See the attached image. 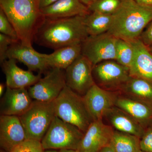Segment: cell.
Returning a JSON list of instances; mask_svg holds the SVG:
<instances>
[{
	"mask_svg": "<svg viewBox=\"0 0 152 152\" xmlns=\"http://www.w3.org/2000/svg\"><path fill=\"white\" fill-rule=\"evenodd\" d=\"M94 66L82 54L65 72L66 85L77 94L83 96L95 84L93 75Z\"/></svg>",
	"mask_w": 152,
	"mask_h": 152,
	"instance_id": "obj_10",
	"label": "cell"
},
{
	"mask_svg": "<svg viewBox=\"0 0 152 152\" xmlns=\"http://www.w3.org/2000/svg\"><path fill=\"white\" fill-rule=\"evenodd\" d=\"M134 56V49L130 42L118 39L116 44L115 61L122 65L129 68Z\"/></svg>",
	"mask_w": 152,
	"mask_h": 152,
	"instance_id": "obj_25",
	"label": "cell"
},
{
	"mask_svg": "<svg viewBox=\"0 0 152 152\" xmlns=\"http://www.w3.org/2000/svg\"><path fill=\"white\" fill-rule=\"evenodd\" d=\"M66 86L65 72L58 68H51L44 77L28 90L34 100L52 102L56 99Z\"/></svg>",
	"mask_w": 152,
	"mask_h": 152,
	"instance_id": "obj_9",
	"label": "cell"
},
{
	"mask_svg": "<svg viewBox=\"0 0 152 152\" xmlns=\"http://www.w3.org/2000/svg\"><path fill=\"white\" fill-rule=\"evenodd\" d=\"M148 48L149 49L150 52H151L152 54V45L151 46L148 47Z\"/></svg>",
	"mask_w": 152,
	"mask_h": 152,
	"instance_id": "obj_39",
	"label": "cell"
},
{
	"mask_svg": "<svg viewBox=\"0 0 152 152\" xmlns=\"http://www.w3.org/2000/svg\"><path fill=\"white\" fill-rule=\"evenodd\" d=\"M44 152H59V151H57L56 150H45Z\"/></svg>",
	"mask_w": 152,
	"mask_h": 152,
	"instance_id": "obj_38",
	"label": "cell"
},
{
	"mask_svg": "<svg viewBox=\"0 0 152 152\" xmlns=\"http://www.w3.org/2000/svg\"><path fill=\"white\" fill-rule=\"evenodd\" d=\"M41 12L44 18L51 19L85 16L91 12L88 7L80 0H58L42 9Z\"/></svg>",
	"mask_w": 152,
	"mask_h": 152,
	"instance_id": "obj_18",
	"label": "cell"
},
{
	"mask_svg": "<svg viewBox=\"0 0 152 152\" xmlns=\"http://www.w3.org/2000/svg\"><path fill=\"white\" fill-rule=\"evenodd\" d=\"M134 56L129 68L131 77L147 80L152 83V54L148 48L140 39L131 42Z\"/></svg>",
	"mask_w": 152,
	"mask_h": 152,
	"instance_id": "obj_17",
	"label": "cell"
},
{
	"mask_svg": "<svg viewBox=\"0 0 152 152\" xmlns=\"http://www.w3.org/2000/svg\"><path fill=\"white\" fill-rule=\"evenodd\" d=\"M17 61L14 59H7L1 64L7 87L15 89L29 88L42 78L41 74L35 75L28 70L21 69L17 65Z\"/></svg>",
	"mask_w": 152,
	"mask_h": 152,
	"instance_id": "obj_16",
	"label": "cell"
},
{
	"mask_svg": "<svg viewBox=\"0 0 152 152\" xmlns=\"http://www.w3.org/2000/svg\"><path fill=\"white\" fill-rule=\"evenodd\" d=\"M140 147L142 151L152 152V125L145 129L140 140Z\"/></svg>",
	"mask_w": 152,
	"mask_h": 152,
	"instance_id": "obj_30",
	"label": "cell"
},
{
	"mask_svg": "<svg viewBox=\"0 0 152 152\" xmlns=\"http://www.w3.org/2000/svg\"><path fill=\"white\" fill-rule=\"evenodd\" d=\"M93 75L96 84L109 91L121 90L131 77L129 68L115 60L104 61L94 66Z\"/></svg>",
	"mask_w": 152,
	"mask_h": 152,
	"instance_id": "obj_8",
	"label": "cell"
},
{
	"mask_svg": "<svg viewBox=\"0 0 152 152\" xmlns=\"http://www.w3.org/2000/svg\"><path fill=\"white\" fill-rule=\"evenodd\" d=\"M26 140V132L19 116L1 115L0 146L1 149L10 152Z\"/></svg>",
	"mask_w": 152,
	"mask_h": 152,
	"instance_id": "obj_13",
	"label": "cell"
},
{
	"mask_svg": "<svg viewBox=\"0 0 152 152\" xmlns=\"http://www.w3.org/2000/svg\"><path fill=\"white\" fill-rule=\"evenodd\" d=\"M120 91L152 107V83L147 80L131 77Z\"/></svg>",
	"mask_w": 152,
	"mask_h": 152,
	"instance_id": "obj_22",
	"label": "cell"
},
{
	"mask_svg": "<svg viewBox=\"0 0 152 152\" xmlns=\"http://www.w3.org/2000/svg\"><path fill=\"white\" fill-rule=\"evenodd\" d=\"M83 4H84L87 7H88L96 1L98 0H80Z\"/></svg>",
	"mask_w": 152,
	"mask_h": 152,
	"instance_id": "obj_35",
	"label": "cell"
},
{
	"mask_svg": "<svg viewBox=\"0 0 152 152\" xmlns=\"http://www.w3.org/2000/svg\"><path fill=\"white\" fill-rule=\"evenodd\" d=\"M0 152H8L6 151H4V150L1 149V151H0Z\"/></svg>",
	"mask_w": 152,
	"mask_h": 152,
	"instance_id": "obj_40",
	"label": "cell"
},
{
	"mask_svg": "<svg viewBox=\"0 0 152 152\" xmlns=\"http://www.w3.org/2000/svg\"><path fill=\"white\" fill-rule=\"evenodd\" d=\"M84 133L55 115L41 141L44 150H78Z\"/></svg>",
	"mask_w": 152,
	"mask_h": 152,
	"instance_id": "obj_6",
	"label": "cell"
},
{
	"mask_svg": "<svg viewBox=\"0 0 152 152\" xmlns=\"http://www.w3.org/2000/svg\"><path fill=\"white\" fill-rule=\"evenodd\" d=\"M8 36L0 34V62L1 64L7 59V53L9 48L14 42H17Z\"/></svg>",
	"mask_w": 152,
	"mask_h": 152,
	"instance_id": "obj_29",
	"label": "cell"
},
{
	"mask_svg": "<svg viewBox=\"0 0 152 152\" xmlns=\"http://www.w3.org/2000/svg\"><path fill=\"white\" fill-rule=\"evenodd\" d=\"M99 152H115V151L109 145L102 149Z\"/></svg>",
	"mask_w": 152,
	"mask_h": 152,
	"instance_id": "obj_36",
	"label": "cell"
},
{
	"mask_svg": "<svg viewBox=\"0 0 152 152\" xmlns=\"http://www.w3.org/2000/svg\"><path fill=\"white\" fill-rule=\"evenodd\" d=\"M0 7L16 31L20 42L33 47L37 30L45 18L39 0H0Z\"/></svg>",
	"mask_w": 152,
	"mask_h": 152,
	"instance_id": "obj_2",
	"label": "cell"
},
{
	"mask_svg": "<svg viewBox=\"0 0 152 152\" xmlns=\"http://www.w3.org/2000/svg\"><path fill=\"white\" fill-rule=\"evenodd\" d=\"M55 115L54 101H33L28 110L19 116L24 128L26 139L41 141Z\"/></svg>",
	"mask_w": 152,
	"mask_h": 152,
	"instance_id": "obj_5",
	"label": "cell"
},
{
	"mask_svg": "<svg viewBox=\"0 0 152 152\" xmlns=\"http://www.w3.org/2000/svg\"><path fill=\"white\" fill-rule=\"evenodd\" d=\"M141 5L152 7V0H134Z\"/></svg>",
	"mask_w": 152,
	"mask_h": 152,
	"instance_id": "obj_33",
	"label": "cell"
},
{
	"mask_svg": "<svg viewBox=\"0 0 152 152\" xmlns=\"http://www.w3.org/2000/svg\"><path fill=\"white\" fill-rule=\"evenodd\" d=\"M82 43L76 44L54 50L50 54H43L50 68L65 70L82 54Z\"/></svg>",
	"mask_w": 152,
	"mask_h": 152,
	"instance_id": "obj_21",
	"label": "cell"
},
{
	"mask_svg": "<svg viewBox=\"0 0 152 152\" xmlns=\"http://www.w3.org/2000/svg\"><path fill=\"white\" fill-rule=\"evenodd\" d=\"M58 0H39V5L40 10L50 6Z\"/></svg>",
	"mask_w": 152,
	"mask_h": 152,
	"instance_id": "obj_32",
	"label": "cell"
},
{
	"mask_svg": "<svg viewBox=\"0 0 152 152\" xmlns=\"http://www.w3.org/2000/svg\"><path fill=\"white\" fill-rule=\"evenodd\" d=\"M104 117L117 131L134 135L140 139L143 135L145 128L129 115L116 106L106 112Z\"/></svg>",
	"mask_w": 152,
	"mask_h": 152,
	"instance_id": "obj_20",
	"label": "cell"
},
{
	"mask_svg": "<svg viewBox=\"0 0 152 152\" xmlns=\"http://www.w3.org/2000/svg\"><path fill=\"white\" fill-rule=\"evenodd\" d=\"M118 38L107 32L96 36H89L82 43V54L94 66L99 63L116 59Z\"/></svg>",
	"mask_w": 152,
	"mask_h": 152,
	"instance_id": "obj_7",
	"label": "cell"
},
{
	"mask_svg": "<svg viewBox=\"0 0 152 152\" xmlns=\"http://www.w3.org/2000/svg\"><path fill=\"white\" fill-rule=\"evenodd\" d=\"M41 141L26 139L10 152H44Z\"/></svg>",
	"mask_w": 152,
	"mask_h": 152,
	"instance_id": "obj_27",
	"label": "cell"
},
{
	"mask_svg": "<svg viewBox=\"0 0 152 152\" xmlns=\"http://www.w3.org/2000/svg\"><path fill=\"white\" fill-rule=\"evenodd\" d=\"M114 130L104 124L102 119L93 121L88 128L80 145V152H99L110 145Z\"/></svg>",
	"mask_w": 152,
	"mask_h": 152,
	"instance_id": "obj_12",
	"label": "cell"
},
{
	"mask_svg": "<svg viewBox=\"0 0 152 152\" xmlns=\"http://www.w3.org/2000/svg\"><path fill=\"white\" fill-rule=\"evenodd\" d=\"M54 104L56 115L66 122L75 125L83 133L94 121L83 96L66 85L54 101Z\"/></svg>",
	"mask_w": 152,
	"mask_h": 152,
	"instance_id": "obj_4",
	"label": "cell"
},
{
	"mask_svg": "<svg viewBox=\"0 0 152 152\" xmlns=\"http://www.w3.org/2000/svg\"><path fill=\"white\" fill-rule=\"evenodd\" d=\"M140 140L134 135L114 131L110 145L115 152H140Z\"/></svg>",
	"mask_w": 152,
	"mask_h": 152,
	"instance_id": "obj_24",
	"label": "cell"
},
{
	"mask_svg": "<svg viewBox=\"0 0 152 152\" xmlns=\"http://www.w3.org/2000/svg\"><path fill=\"white\" fill-rule=\"evenodd\" d=\"M6 88H7V85L6 84L1 83L0 84V96L1 97L5 92Z\"/></svg>",
	"mask_w": 152,
	"mask_h": 152,
	"instance_id": "obj_34",
	"label": "cell"
},
{
	"mask_svg": "<svg viewBox=\"0 0 152 152\" xmlns=\"http://www.w3.org/2000/svg\"><path fill=\"white\" fill-rule=\"evenodd\" d=\"M7 57V59H14L23 63L31 72L42 74L50 69L43 53L37 52L33 47L23 45L19 41L14 42L10 46Z\"/></svg>",
	"mask_w": 152,
	"mask_h": 152,
	"instance_id": "obj_15",
	"label": "cell"
},
{
	"mask_svg": "<svg viewBox=\"0 0 152 152\" xmlns=\"http://www.w3.org/2000/svg\"><path fill=\"white\" fill-rule=\"evenodd\" d=\"M115 106L129 115L145 129L152 125V107L129 96H119Z\"/></svg>",
	"mask_w": 152,
	"mask_h": 152,
	"instance_id": "obj_19",
	"label": "cell"
},
{
	"mask_svg": "<svg viewBox=\"0 0 152 152\" xmlns=\"http://www.w3.org/2000/svg\"><path fill=\"white\" fill-rule=\"evenodd\" d=\"M113 17L108 32L118 39L132 42L139 39L152 20V7L141 5L134 0H121Z\"/></svg>",
	"mask_w": 152,
	"mask_h": 152,
	"instance_id": "obj_3",
	"label": "cell"
},
{
	"mask_svg": "<svg viewBox=\"0 0 152 152\" xmlns=\"http://www.w3.org/2000/svg\"><path fill=\"white\" fill-rule=\"evenodd\" d=\"M94 84L83 96L84 101L93 121L102 120L106 112L115 106L118 96Z\"/></svg>",
	"mask_w": 152,
	"mask_h": 152,
	"instance_id": "obj_11",
	"label": "cell"
},
{
	"mask_svg": "<svg viewBox=\"0 0 152 152\" xmlns=\"http://www.w3.org/2000/svg\"><path fill=\"white\" fill-rule=\"evenodd\" d=\"M59 152H80L77 150L61 149L59 150Z\"/></svg>",
	"mask_w": 152,
	"mask_h": 152,
	"instance_id": "obj_37",
	"label": "cell"
},
{
	"mask_svg": "<svg viewBox=\"0 0 152 152\" xmlns=\"http://www.w3.org/2000/svg\"><path fill=\"white\" fill-rule=\"evenodd\" d=\"M121 0H98L88 6L91 12L113 15L119 7Z\"/></svg>",
	"mask_w": 152,
	"mask_h": 152,
	"instance_id": "obj_26",
	"label": "cell"
},
{
	"mask_svg": "<svg viewBox=\"0 0 152 152\" xmlns=\"http://www.w3.org/2000/svg\"><path fill=\"white\" fill-rule=\"evenodd\" d=\"M140 152H145L142 151H140Z\"/></svg>",
	"mask_w": 152,
	"mask_h": 152,
	"instance_id": "obj_41",
	"label": "cell"
},
{
	"mask_svg": "<svg viewBox=\"0 0 152 152\" xmlns=\"http://www.w3.org/2000/svg\"><path fill=\"white\" fill-rule=\"evenodd\" d=\"M113 15L91 12L85 17V24L89 36H96L108 31L113 23Z\"/></svg>",
	"mask_w": 152,
	"mask_h": 152,
	"instance_id": "obj_23",
	"label": "cell"
},
{
	"mask_svg": "<svg viewBox=\"0 0 152 152\" xmlns=\"http://www.w3.org/2000/svg\"><path fill=\"white\" fill-rule=\"evenodd\" d=\"M85 16L45 18L37 30L34 42L54 50L82 43L89 36L85 24Z\"/></svg>",
	"mask_w": 152,
	"mask_h": 152,
	"instance_id": "obj_1",
	"label": "cell"
},
{
	"mask_svg": "<svg viewBox=\"0 0 152 152\" xmlns=\"http://www.w3.org/2000/svg\"><path fill=\"white\" fill-rule=\"evenodd\" d=\"M139 39L146 46L152 45V20L143 31Z\"/></svg>",
	"mask_w": 152,
	"mask_h": 152,
	"instance_id": "obj_31",
	"label": "cell"
},
{
	"mask_svg": "<svg viewBox=\"0 0 152 152\" xmlns=\"http://www.w3.org/2000/svg\"><path fill=\"white\" fill-rule=\"evenodd\" d=\"M0 32L16 41H19L16 31L2 10H0Z\"/></svg>",
	"mask_w": 152,
	"mask_h": 152,
	"instance_id": "obj_28",
	"label": "cell"
},
{
	"mask_svg": "<svg viewBox=\"0 0 152 152\" xmlns=\"http://www.w3.org/2000/svg\"><path fill=\"white\" fill-rule=\"evenodd\" d=\"M33 100L26 88L15 89L7 86L1 99V115L20 116L29 108Z\"/></svg>",
	"mask_w": 152,
	"mask_h": 152,
	"instance_id": "obj_14",
	"label": "cell"
}]
</instances>
